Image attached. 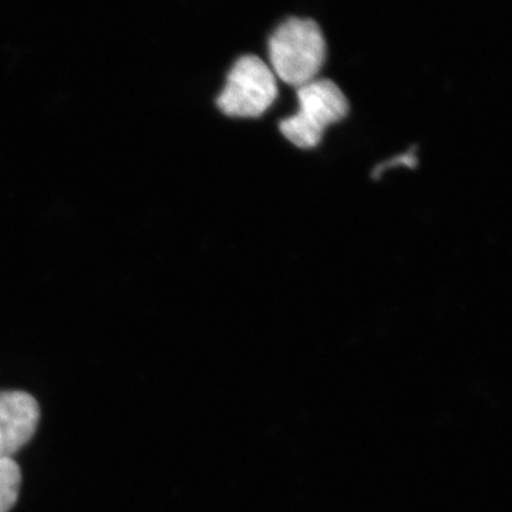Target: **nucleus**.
<instances>
[{
  "instance_id": "obj_1",
  "label": "nucleus",
  "mask_w": 512,
  "mask_h": 512,
  "mask_svg": "<svg viewBox=\"0 0 512 512\" xmlns=\"http://www.w3.org/2000/svg\"><path fill=\"white\" fill-rule=\"evenodd\" d=\"M272 72L282 82L301 87L318 76L326 59V42L312 19L285 20L269 39Z\"/></svg>"
},
{
  "instance_id": "obj_2",
  "label": "nucleus",
  "mask_w": 512,
  "mask_h": 512,
  "mask_svg": "<svg viewBox=\"0 0 512 512\" xmlns=\"http://www.w3.org/2000/svg\"><path fill=\"white\" fill-rule=\"evenodd\" d=\"M298 99V113L281 121L279 128L299 148L318 146L326 128L349 113L348 99L332 80L315 79L303 84L298 87Z\"/></svg>"
},
{
  "instance_id": "obj_3",
  "label": "nucleus",
  "mask_w": 512,
  "mask_h": 512,
  "mask_svg": "<svg viewBox=\"0 0 512 512\" xmlns=\"http://www.w3.org/2000/svg\"><path fill=\"white\" fill-rule=\"evenodd\" d=\"M278 97L276 77L258 56H244L232 66L227 84L218 97V109L229 117H261Z\"/></svg>"
},
{
  "instance_id": "obj_4",
  "label": "nucleus",
  "mask_w": 512,
  "mask_h": 512,
  "mask_svg": "<svg viewBox=\"0 0 512 512\" xmlns=\"http://www.w3.org/2000/svg\"><path fill=\"white\" fill-rule=\"evenodd\" d=\"M40 420L39 403L26 392H0V458H12L33 439Z\"/></svg>"
},
{
  "instance_id": "obj_5",
  "label": "nucleus",
  "mask_w": 512,
  "mask_h": 512,
  "mask_svg": "<svg viewBox=\"0 0 512 512\" xmlns=\"http://www.w3.org/2000/svg\"><path fill=\"white\" fill-rule=\"evenodd\" d=\"M22 473L13 458H0V512H9L18 503Z\"/></svg>"
},
{
  "instance_id": "obj_6",
  "label": "nucleus",
  "mask_w": 512,
  "mask_h": 512,
  "mask_svg": "<svg viewBox=\"0 0 512 512\" xmlns=\"http://www.w3.org/2000/svg\"><path fill=\"white\" fill-rule=\"evenodd\" d=\"M397 165H406V167L414 168L417 165L416 148H412L409 153L402 154V156L394 157L392 160L386 161V163L380 164L376 168L373 177L379 178L380 174L384 173L387 168L397 167Z\"/></svg>"
}]
</instances>
